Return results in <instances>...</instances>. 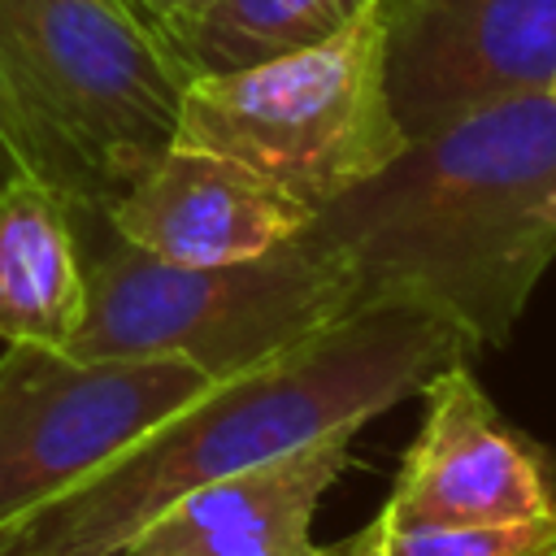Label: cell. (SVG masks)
Here are the masks:
<instances>
[{
    "label": "cell",
    "instance_id": "cell-1",
    "mask_svg": "<svg viewBox=\"0 0 556 556\" xmlns=\"http://www.w3.org/2000/svg\"><path fill=\"white\" fill-rule=\"evenodd\" d=\"M313 226L365 304H413L500 348L556 261V100L504 96L408 139Z\"/></svg>",
    "mask_w": 556,
    "mask_h": 556
},
{
    "label": "cell",
    "instance_id": "cell-2",
    "mask_svg": "<svg viewBox=\"0 0 556 556\" xmlns=\"http://www.w3.org/2000/svg\"><path fill=\"white\" fill-rule=\"evenodd\" d=\"M469 339L413 304H361L317 339L213 382L91 478L0 530V556H122L182 495L287 456L330 430H361Z\"/></svg>",
    "mask_w": 556,
    "mask_h": 556
},
{
    "label": "cell",
    "instance_id": "cell-3",
    "mask_svg": "<svg viewBox=\"0 0 556 556\" xmlns=\"http://www.w3.org/2000/svg\"><path fill=\"white\" fill-rule=\"evenodd\" d=\"M87 317L74 356H182L213 382L248 374L348 313L361 282L348 256L308 222L295 239L248 261L169 265L109 230L100 213H78Z\"/></svg>",
    "mask_w": 556,
    "mask_h": 556
},
{
    "label": "cell",
    "instance_id": "cell-4",
    "mask_svg": "<svg viewBox=\"0 0 556 556\" xmlns=\"http://www.w3.org/2000/svg\"><path fill=\"white\" fill-rule=\"evenodd\" d=\"M182 87L122 0H0V91L78 213H100L169 148Z\"/></svg>",
    "mask_w": 556,
    "mask_h": 556
},
{
    "label": "cell",
    "instance_id": "cell-5",
    "mask_svg": "<svg viewBox=\"0 0 556 556\" xmlns=\"http://www.w3.org/2000/svg\"><path fill=\"white\" fill-rule=\"evenodd\" d=\"M387 22L391 0H374L313 48L191 78L169 143L239 161L317 217L408 143L387 91Z\"/></svg>",
    "mask_w": 556,
    "mask_h": 556
},
{
    "label": "cell",
    "instance_id": "cell-6",
    "mask_svg": "<svg viewBox=\"0 0 556 556\" xmlns=\"http://www.w3.org/2000/svg\"><path fill=\"white\" fill-rule=\"evenodd\" d=\"M213 378L169 352L74 356L4 343L0 356V530L65 495Z\"/></svg>",
    "mask_w": 556,
    "mask_h": 556
},
{
    "label": "cell",
    "instance_id": "cell-7",
    "mask_svg": "<svg viewBox=\"0 0 556 556\" xmlns=\"http://www.w3.org/2000/svg\"><path fill=\"white\" fill-rule=\"evenodd\" d=\"M421 426L382 504L387 526H513L556 517V473L486 400L465 361L421 382Z\"/></svg>",
    "mask_w": 556,
    "mask_h": 556
},
{
    "label": "cell",
    "instance_id": "cell-8",
    "mask_svg": "<svg viewBox=\"0 0 556 556\" xmlns=\"http://www.w3.org/2000/svg\"><path fill=\"white\" fill-rule=\"evenodd\" d=\"M556 74V0H391L387 91L408 139Z\"/></svg>",
    "mask_w": 556,
    "mask_h": 556
},
{
    "label": "cell",
    "instance_id": "cell-9",
    "mask_svg": "<svg viewBox=\"0 0 556 556\" xmlns=\"http://www.w3.org/2000/svg\"><path fill=\"white\" fill-rule=\"evenodd\" d=\"M100 217L117 239L169 265L248 261L282 248L313 222L300 200L261 174L187 143L161 148L104 200Z\"/></svg>",
    "mask_w": 556,
    "mask_h": 556
},
{
    "label": "cell",
    "instance_id": "cell-10",
    "mask_svg": "<svg viewBox=\"0 0 556 556\" xmlns=\"http://www.w3.org/2000/svg\"><path fill=\"white\" fill-rule=\"evenodd\" d=\"M356 430H330L287 456L217 478L156 513L122 556H304L313 513L348 469Z\"/></svg>",
    "mask_w": 556,
    "mask_h": 556
},
{
    "label": "cell",
    "instance_id": "cell-11",
    "mask_svg": "<svg viewBox=\"0 0 556 556\" xmlns=\"http://www.w3.org/2000/svg\"><path fill=\"white\" fill-rule=\"evenodd\" d=\"M87 317V274L74 200L39 178L0 182V343L61 348Z\"/></svg>",
    "mask_w": 556,
    "mask_h": 556
},
{
    "label": "cell",
    "instance_id": "cell-12",
    "mask_svg": "<svg viewBox=\"0 0 556 556\" xmlns=\"http://www.w3.org/2000/svg\"><path fill=\"white\" fill-rule=\"evenodd\" d=\"M374 0H213L187 35L182 74H230L313 48L361 17Z\"/></svg>",
    "mask_w": 556,
    "mask_h": 556
},
{
    "label": "cell",
    "instance_id": "cell-13",
    "mask_svg": "<svg viewBox=\"0 0 556 556\" xmlns=\"http://www.w3.org/2000/svg\"><path fill=\"white\" fill-rule=\"evenodd\" d=\"M382 556H556V517L513 526H387Z\"/></svg>",
    "mask_w": 556,
    "mask_h": 556
},
{
    "label": "cell",
    "instance_id": "cell-14",
    "mask_svg": "<svg viewBox=\"0 0 556 556\" xmlns=\"http://www.w3.org/2000/svg\"><path fill=\"white\" fill-rule=\"evenodd\" d=\"M161 43H165V52L178 61V70H182V48H187V35H191V26L200 22V13L213 4V0H122Z\"/></svg>",
    "mask_w": 556,
    "mask_h": 556
},
{
    "label": "cell",
    "instance_id": "cell-15",
    "mask_svg": "<svg viewBox=\"0 0 556 556\" xmlns=\"http://www.w3.org/2000/svg\"><path fill=\"white\" fill-rule=\"evenodd\" d=\"M17 174H39V178H43L39 156H35V148H30V139H26L22 122H17V113L9 109V100H4V91H0V182H4V178H17ZM48 182H52V178H48Z\"/></svg>",
    "mask_w": 556,
    "mask_h": 556
},
{
    "label": "cell",
    "instance_id": "cell-16",
    "mask_svg": "<svg viewBox=\"0 0 556 556\" xmlns=\"http://www.w3.org/2000/svg\"><path fill=\"white\" fill-rule=\"evenodd\" d=\"M304 556H382V530H378V517H374L361 534H352L348 543H339V547H313V552H304Z\"/></svg>",
    "mask_w": 556,
    "mask_h": 556
},
{
    "label": "cell",
    "instance_id": "cell-17",
    "mask_svg": "<svg viewBox=\"0 0 556 556\" xmlns=\"http://www.w3.org/2000/svg\"><path fill=\"white\" fill-rule=\"evenodd\" d=\"M543 91H547V96H552V100H556V74H552V78H547V87H543Z\"/></svg>",
    "mask_w": 556,
    "mask_h": 556
}]
</instances>
